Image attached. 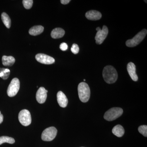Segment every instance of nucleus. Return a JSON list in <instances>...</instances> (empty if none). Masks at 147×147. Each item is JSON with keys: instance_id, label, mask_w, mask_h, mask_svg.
Segmentation results:
<instances>
[{"instance_id": "2", "label": "nucleus", "mask_w": 147, "mask_h": 147, "mask_svg": "<svg viewBox=\"0 0 147 147\" xmlns=\"http://www.w3.org/2000/svg\"><path fill=\"white\" fill-rule=\"evenodd\" d=\"M78 91L81 101L84 102H88L90 96V90L88 84L85 82L80 83L78 86Z\"/></svg>"}, {"instance_id": "8", "label": "nucleus", "mask_w": 147, "mask_h": 147, "mask_svg": "<svg viewBox=\"0 0 147 147\" xmlns=\"http://www.w3.org/2000/svg\"><path fill=\"white\" fill-rule=\"evenodd\" d=\"M108 28L106 26H104L102 27V30L97 31L95 39L96 42L98 45H100L103 42L104 40L106 38V37L108 36Z\"/></svg>"}, {"instance_id": "27", "label": "nucleus", "mask_w": 147, "mask_h": 147, "mask_svg": "<svg viewBox=\"0 0 147 147\" xmlns=\"http://www.w3.org/2000/svg\"><path fill=\"white\" fill-rule=\"evenodd\" d=\"M101 30V29L100 28H99V27H98V28H96V30L97 31H98L100 30Z\"/></svg>"}, {"instance_id": "4", "label": "nucleus", "mask_w": 147, "mask_h": 147, "mask_svg": "<svg viewBox=\"0 0 147 147\" xmlns=\"http://www.w3.org/2000/svg\"><path fill=\"white\" fill-rule=\"evenodd\" d=\"M123 110L122 108L115 107L109 109L104 115V118L108 121L115 120L118 118L123 114Z\"/></svg>"}, {"instance_id": "24", "label": "nucleus", "mask_w": 147, "mask_h": 147, "mask_svg": "<svg viewBox=\"0 0 147 147\" xmlns=\"http://www.w3.org/2000/svg\"><path fill=\"white\" fill-rule=\"evenodd\" d=\"M60 48L62 51H66L68 48V45L65 42H63L60 45Z\"/></svg>"}, {"instance_id": "6", "label": "nucleus", "mask_w": 147, "mask_h": 147, "mask_svg": "<svg viewBox=\"0 0 147 147\" xmlns=\"http://www.w3.org/2000/svg\"><path fill=\"white\" fill-rule=\"evenodd\" d=\"M18 120L22 125L28 126L32 122L30 113L28 110L26 109L21 110L18 115Z\"/></svg>"}, {"instance_id": "5", "label": "nucleus", "mask_w": 147, "mask_h": 147, "mask_svg": "<svg viewBox=\"0 0 147 147\" xmlns=\"http://www.w3.org/2000/svg\"><path fill=\"white\" fill-rule=\"evenodd\" d=\"M57 133V130L54 127L45 129L41 134V139L43 141L50 142L54 139Z\"/></svg>"}, {"instance_id": "21", "label": "nucleus", "mask_w": 147, "mask_h": 147, "mask_svg": "<svg viewBox=\"0 0 147 147\" xmlns=\"http://www.w3.org/2000/svg\"><path fill=\"white\" fill-rule=\"evenodd\" d=\"M33 1L32 0H24L23 1V3L24 7L26 9H30L32 6Z\"/></svg>"}, {"instance_id": "1", "label": "nucleus", "mask_w": 147, "mask_h": 147, "mask_svg": "<svg viewBox=\"0 0 147 147\" xmlns=\"http://www.w3.org/2000/svg\"><path fill=\"white\" fill-rule=\"evenodd\" d=\"M102 76L107 84H112L115 83L118 78V74L114 67L107 65L103 69Z\"/></svg>"}, {"instance_id": "16", "label": "nucleus", "mask_w": 147, "mask_h": 147, "mask_svg": "<svg viewBox=\"0 0 147 147\" xmlns=\"http://www.w3.org/2000/svg\"><path fill=\"white\" fill-rule=\"evenodd\" d=\"M112 132L117 137H121L123 136L125 133V130L123 126L120 125H117L113 127Z\"/></svg>"}, {"instance_id": "13", "label": "nucleus", "mask_w": 147, "mask_h": 147, "mask_svg": "<svg viewBox=\"0 0 147 147\" xmlns=\"http://www.w3.org/2000/svg\"><path fill=\"white\" fill-rule=\"evenodd\" d=\"M58 103L62 108H65L68 104V99L62 91H59L57 94Z\"/></svg>"}, {"instance_id": "7", "label": "nucleus", "mask_w": 147, "mask_h": 147, "mask_svg": "<svg viewBox=\"0 0 147 147\" xmlns=\"http://www.w3.org/2000/svg\"><path fill=\"white\" fill-rule=\"evenodd\" d=\"M20 88V82L19 79L15 78L11 80L7 90V94L9 97L15 96Z\"/></svg>"}, {"instance_id": "20", "label": "nucleus", "mask_w": 147, "mask_h": 147, "mask_svg": "<svg viewBox=\"0 0 147 147\" xmlns=\"http://www.w3.org/2000/svg\"><path fill=\"white\" fill-rule=\"evenodd\" d=\"M5 143L13 144L15 143V140L13 138L7 137V136H2L0 137V145Z\"/></svg>"}, {"instance_id": "18", "label": "nucleus", "mask_w": 147, "mask_h": 147, "mask_svg": "<svg viewBox=\"0 0 147 147\" xmlns=\"http://www.w3.org/2000/svg\"><path fill=\"white\" fill-rule=\"evenodd\" d=\"M1 19L5 26L7 28H9L11 25V21L9 16L5 12H3L1 14Z\"/></svg>"}, {"instance_id": "19", "label": "nucleus", "mask_w": 147, "mask_h": 147, "mask_svg": "<svg viewBox=\"0 0 147 147\" xmlns=\"http://www.w3.org/2000/svg\"><path fill=\"white\" fill-rule=\"evenodd\" d=\"M10 73V70L8 69L0 68V77L4 80L8 79Z\"/></svg>"}, {"instance_id": "12", "label": "nucleus", "mask_w": 147, "mask_h": 147, "mask_svg": "<svg viewBox=\"0 0 147 147\" xmlns=\"http://www.w3.org/2000/svg\"><path fill=\"white\" fill-rule=\"evenodd\" d=\"M86 17L87 19L92 21H96L100 19L102 14L99 11L96 10H90L86 13Z\"/></svg>"}, {"instance_id": "15", "label": "nucleus", "mask_w": 147, "mask_h": 147, "mask_svg": "<svg viewBox=\"0 0 147 147\" xmlns=\"http://www.w3.org/2000/svg\"><path fill=\"white\" fill-rule=\"evenodd\" d=\"M44 30V27L41 26H34L30 29L29 33L32 36H37L42 33Z\"/></svg>"}, {"instance_id": "17", "label": "nucleus", "mask_w": 147, "mask_h": 147, "mask_svg": "<svg viewBox=\"0 0 147 147\" xmlns=\"http://www.w3.org/2000/svg\"><path fill=\"white\" fill-rule=\"evenodd\" d=\"M3 64L5 66H11L13 65L15 62V59L12 56H3L2 59Z\"/></svg>"}, {"instance_id": "26", "label": "nucleus", "mask_w": 147, "mask_h": 147, "mask_svg": "<svg viewBox=\"0 0 147 147\" xmlns=\"http://www.w3.org/2000/svg\"><path fill=\"white\" fill-rule=\"evenodd\" d=\"M3 115H2L0 111V124L3 122Z\"/></svg>"}, {"instance_id": "23", "label": "nucleus", "mask_w": 147, "mask_h": 147, "mask_svg": "<svg viewBox=\"0 0 147 147\" xmlns=\"http://www.w3.org/2000/svg\"><path fill=\"white\" fill-rule=\"evenodd\" d=\"M71 52L73 54H75V55L78 54L79 51V46L77 44L74 43L72 45V47H71Z\"/></svg>"}, {"instance_id": "11", "label": "nucleus", "mask_w": 147, "mask_h": 147, "mask_svg": "<svg viewBox=\"0 0 147 147\" xmlns=\"http://www.w3.org/2000/svg\"><path fill=\"white\" fill-rule=\"evenodd\" d=\"M127 70L131 79L134 82H137L138 77L136 74V66L132 62L129 63L127 65Z\"/></svg>"}, {"instance_id": "25", "label": "nucleus", "mask_w": 147, "mask_h": 147, "mask_svg": "<svg viewBox=\"0 0 147 147\" xmlns=\"http://www.w3.org/2000/svg\"><path fill=\"white\" fill-rule=\"evenodd\" d=\"M70 1V0H61V2L63 5H66Z\"/></svg>"}, {"instance_id": "14", "label": "nucleus", "mask_w": 147, "mask_h": 147, "mask_svg": "<svg viewBox=\"0 0 147 147\" xmlns=\"http://www.w3.org/2000/svg\"><path fill=\"white\" fill-rule=\"evenodd\" d=\"M65 33V32L63 29L61 28H56L51 32V36L53 38L57 39L63 37Z\"/></svg>"}, {"instance_id": "10", "label": "nucleus", "mask_w": 147, "mask_h": 147, "mask_svg": "<svg viewBox=\"0 0 147 147\" xmlns=\"http://www.w3.org/2000/svg\"><path fill=\"white\" fill-rule=\"evenodd\" d=\"M47 90L43 87H40L36 94V99L38 102L40 104L44 103L47 97Z\"/></svg>"}, {"instance_id": "9", "label": "nucleus", "mask_w": 147, "mask_h": 147, "mask_svg": "<svg viewBox=\"0 0 147 147\" xmlns=\"http://www.w3.org/2000/svg\"><path fill=\"white\" fill-rule=\"evenodd\" d=\"M37 61L44 64H52L55 62V59L52 57L44 54H38L35 57Z\"/></svg>"}, {"instance_id": "22", "label": "nucleus", "mask_w": 147, "mask_h": 147, "mask_svg": "<svg viewBox=\"0 0 147 147\" xmlns=\"http://www.w3.org/2000/svg\"><path fill=\"white\" fill-rule=\"evenodd\" d=\"M139 132L145 137H147V126L146 125H141L138 128Z\"/></svg>"}, {"instance_id": "28", "label": "nucleus", "mask_w": 147, "mask_h": 147, "mask_svg": "<svg viewBox=\"0 0 147 147\" xmlns=\"http://www.w3.org/2000/svg\"><path fill=\"white\" fill-rule=\"evenodd\" d=\"M84 81H86V80H85V79H84Z\"/></svg>"}, {"instance_id": "3", "label": "nucleus", "mask_w": 147, "mask_h": 147, "mask_svg": "<svg viewBox=\"0 0 147 147\" xmlns=\"http://www.w3.org/2000/svg\"><path fill=\"white\" fill-rule=\"evenodd\" d=\"M147 34L146 29H144L132 38L127 40L125 44L128 47H134L139 45L145 38Z\"/></svg>"}]
</instances>
